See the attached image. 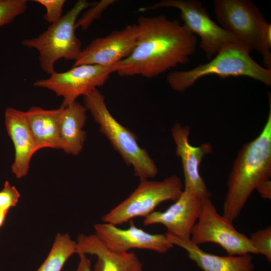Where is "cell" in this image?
Instances as JSON below:
<instances>
[{
	"label": "cell",
	"mask_w": 271,
	"mask_h": 271,
	"mask_svg": "<svg viewBox=\"0 0 271 271\" xmlns=\"http://www.w3.org/2000/svg\"><path fill=\"white\" fill-rule=\"evenodd\" d=\"M27 8L26 0H0V27L23 14Z\"/></svg>",
	"instance_id": "cell-21"
},
{
	"label": "cell",
	"mask_w": 271,
	"mask_h": 271,
	"mask_svg": "<svg viewBox=\"0 0 271 271\" xmlns=\"http://www.w3.org/2000/svg\"><path fill=\"white\" fill-rule=\"evenodd\" d=\"M20 197V194L16 188L6 181L0 191V211L8 212L10 209L16 206Z\"/></svg>",
	"instance_id": "cell-24"
},
{
	"label": "cell",
	"mask_w": 271,
	"mask_h": 271,
	"mask_svg": "<svg viewBox=\"0 0 271 271\" xmlns=\"http://www.w3.org/2000/svg\"><path fill=\"white\" fill-rule=\"evenodd\" d=\"M250 241L258 254L263 255L271 262V227L268 226L251 234Z\"/></svg>",
	"instance_id": "cell-22"
},
{
	"label": "cell",
	"mask_w": 271,
	"mask_h": 271,
	"mask_svg": "<svg viewBox=\"0 0 271 271\" xmlns=\"http://www.w3.org/2000/svg\"><path fill=\"white\" fill-rule=\"evenodd\" d=\"M76 242V253L97 257L93 271H143L142 263L133 252L112 251L95 234H80Z\"/></svg>",
	"instance_id": "cell-16"
},
{
	"label": "cell",
	"mask_w": 271,
	"mask_h": 271,
	"mask_svg": "<svg viewBox=\"0 0 271 271\" xmlns=\"http://www.w3.org/2000/svg\"><path fill=\"white\" fill-rule=\"evenodd\" d=\"M173 8L180 12L183 25L200 42L199 46L208 59H211L227 43L241 45L252 50L246 42L217 25L210 18L202 3L198 0H163L138 11L144 12L159 8Z\"/></svg>",
	"instance_id": "cell-7"
},
{
	"label": "cell",
	"mask_w": 271,
	"mask_h": 271,
	"mask_svg": "<svg viewBox=\"0 0 271 271\" xmlns=\"http://www.w3.org/2000/svg\"><path fill=\"white\" fill-rule=\"evenodd\" d=\"M251 50L241 45L229 43L205 64H200L185 71L170 72L167 81L175 91L182 92L200 78L216 75L221 79L245 76L271 86V70L261 66L250 56Z\"/></svg>",
	"instance_id": "cell-3"
},
{
	"label": "cell",
	"mask_w": 271,
	"mask_h": 271,
	"mask_svg": "<svg viewBox=\"0 0 271 271\" xmlns=\"http://www.w3.org/2000/svg\"><path fill=\"white\" fill-rule=\"evenodd\" d=\"M183 186L176 175L162 181L140 180L136 189L123 201L104 214L103 222L118 226L134 218L145 217L163 202H175L181 195Z\"/></svg>",
	"instance_id": "cell-8"
},
{
	"label": "cell",
	"mask_w": 271,
	"mask_h": 271,
	"mask_svg": "<svg viewBox=\"0 0 271 271\" xmlns=\"http://www.w3.org/2000/svg\"><path fill=\"white\" fill-rule=\"evenodd\" d=\"M5 122L15 151L12 171L17 179H21L27 175L31 160L39 150L29 128L25 112L7 107Z\"/></svg>",
	"instance_id": "cell-15"
},
{
	"label": "cell",
	"mask_w": 271,
	"mask_h": 271,
	"mask_svg": "<svg viewBox=\"0 0 271 271\" xmlns=\"http://www.w3.org/2000/svg\"><path fill=\"white\" fill-rule=\"evenodd\" d=\"M174 245L184 249L188 257L203 271H253L250 254L241 255L219 256L203 251L190 238H182L165 233Z\"/></svg>",
	"instance_id": "cell-17"
},
{
	"label": "cell",
	"mask_w": 271,
	"mask_h": 271,
	"mask_svg": "<svg viewBox=\"0 0 271 271\" xmlns=\"http://www.w3.org/2000/svg\"><path fill=\"white\" fill-rule=\"evenodd\" d=\"M94 228L95 234L105 245L115 252H127L137 248L164 253L174 246L166 234L150 233L131 221L126 229L105 222L95 224Z\"/></svg>",
	"instance_id": "cell-12"
},
{
	"label": "cell",
	"mask_w": 271,
	"mask_h": 271,
	"mask_svg": "<svg viewBox=\"0 0 271 271\" xmlns=\"http://www.w3.org/2000/svg\"><path fill=\"white\" fill-rule=\"evenodd\" d=\"M115 1L104 0L100 2H96L95 4L85 12L82 16L76 22L75 28L81 27L83 30H86L97 19H99L102 13L110 5L114 3Z\"/></svg>",
	"instance_id": "cell-23"
},
{
	"label": "cell",
	"mask_w": 271,
	"mask_h": 271,
	"mask_svg": "<svg viewBox=\"0 0 271 271\" xmlns=\"http://www.w3.org/2000/svg\"><path fill=\"white\" fill-rule=\"evenodd\" d=\"M62 108L47 110L34 106L25 112L27 122L38 149H60V118Z\"/></svg>",
	"instance_id": "cell-18"
},
{
	"label": "cell",
	"mask_w": 271,
	"mask_h": 271,
	"mask_svg": "<svg viewBox=\"0 0 271 271\" xmlns=\"http://www.w3.org/2000/svg\"><path fill=\"white\" fill-rule=\"evenodd\" d=\"M214 11L219 26L248 44L262 57L271 70V25L249 0H215Z\"/></svg>",
	"instance_id": "cell-5"
},
{
	"label": "cell",
	"mask_w": 271,
	"mask_h": 271,
	"mask_svg": "<svg viewBox=\"0 0 271 271\" xmlns=\"http://www.w3.org/2000/svg\"><path fill=\"white\" fill-rule=\"evenodd\" d=\"M8 212L0 211V228L3 226Z\"/></svg>",
	"instance_id": "cell-28"
},
{
	"label": "cell",
	"mask_w": 271,
	"mask_h": 271,
	"mask_svg": "<svg viewBox=\"0 0 271 271\" xmlns=\"http://www.w3.org/2000/svg\"><path fill=\"white\" fill-rule=\"evenodd\" d=\"M79 261L75 271H92L91 268V261L90 259L84 254H78Z\"/></svg>",
	"instance_id": "cell-27"
},
{
	"label": "cell",
	"mask_w": 271,
	"mask_h": 271,
	"mask_svg": "<svg viewBox=\"0 0 271 271\" xmlns=\"http://www.w3.org/2000/svg\"><path fill=\"white\" fill-rule=\"evenodd\" d=\"M260 196L264 199H271V181L270 179L266 180L259 184L256 189Z\"/></svg>",
	"instance_id": "cell-26"
},
{
	"label": "cell",
	"mask_w": 271,
	"mask_h": 271,
	"mask_svg": "<svg viewBox=\"0 0 271 271\" xmlns=\"http://www.w3.org/2000/svg\"><path fill=\"white\" fill-rule=\"evenodd\" d=\"M202 199L190 190L184 188L174 203L164 211H154L144 218L143 224L163 225L167 233L190 238L193 227L200 215Z\"/></svg>",
	"instance_id": "cell-13"
},
{
	"label": "cell",
	"mask_w": 271,
	"mask_h": 271,
	"mask_svg": "<svg viewBox=\"0 0 271 271\" xmlns=\"http://www.w3.org/2000/svg\"><path fill=\"white\" fill-rule=\"evenodd\" d=\"M138 36L136 24L93 40L84 48L73 66L97 65L111 66L128 57L136 47Z\"/></svg>",
	"instance_id": "cell-11"
},
{
	"label": "cell",
	"mask_w": 271,
	"mask_h": 271,
	"mask_svg": "<svg viewBox=\"0 0 271 271\" xmlns=\"http://www.w3.org/2000/svg\"><path fill=\"white\" fill-rule=\"evenodd\" d=\"M62 108L60 118V149L77 156L81 152L86 139L83 129L87 116L84 105L75 101Z\"/></svg>",
	"instance_id": "cell-19"
},
{
	"label": "cell",
	"mask_w": 271,
	"mask_h": 271,
	"mask_svg": "<svg viewBox=\"0 0 271 271\" xmlns=\"http://www.w3.org/2000/svg\"><path fill=\"white\" fill-rule=\"evenodd\" d=\"M114 72H116V65H80L65 72L55 71L48 78L37 80L33 85L47 88L63 97L61 106L67 107L72 105L78 97L84 96L103 85Z\"/></svg>",
	"instance_id": "cell-10"
},
{
	"label": "cell",
	"mask_w": 271,
	"mask_h": 271,
	"mask_svg": "<svg viewBox=\"0 0 271 271\" xmlns=\"http://www.w3.org/2000/svg\"><path fill=\"white\" fill-rule=\"evenodd\" d=\"M84 104L104 134L140 180L154 178L158 168L147 151L138 144L136 135L118 122L108 110L103 95L97 88L83 96Z\"/></svg>",
	"instance_id": "cell-4"
},
{
	"label": "cell",
	"mask_w": 271,
	"mask_h": 271,
	"mask_svg": "<svg viewBox=\"0 0 271 271\" xmlns=\"http://www.w3.org/2000/svg\"><path fill=\"white\" fill-rule=\"evenodd\" d=\"M190 239L198 245L215 243L229 255L258 254L249 237L237 231L232 222L218 213L210 198L202 199L201 210L192 228Z\"/></svg>",
	"instance_id": "cell-9"
},
{
	"label": "cell",
	"mask_w": 271,
	"mask_h": 271,
	"mask_svg": "<svg viewBox=\"0 0 271 271\" xmlns=\"http://www.w3.org/2000/svg\"><path fill=\"white\" fill-rule=\"evenodd\" d=\"M95 3L78 1L58 21L38 37L22 41L23 46L38 51L40 66L45 72L50 75L55 72V63L59 59L75 61L79 57L82 49L81 43L75 35L76 22L82 11Z\"/></svg>",
	"instance_id": "cell-6"
},
{
	"label": "cell",
	"mask_w": 271,
	"mask_h": 271,
	"mask_svg": "<svg viewBox=\"0 0 271 271\" xmlns=\"http://www.w3.org/2000/svg\"><path fill=\"white\" fill-rule=\"evenodd\" d=\"M137 44L132 53L116 64L121 76L151 78L188 63L197 39L183 24L165 15L139 18Z\"/></svg>",
	"instance_id": "cell-1"
},
{
	"label": "cell",
	"mask_w": 271,
	"mask_h": 271,
	"mask_svg": "<svg viewBox=\"0 0 271 271\" xmlns=\"http://www.w3.org/2000/svg\"><path fill=\"white\" fill-rule=\"evenodd\" d=\"M176 145V153L181 161L185 179V188L188 189L201 198H210L211 194L202 178L199 167L203 158L212 152L210 143L198 147L192 146L189 140L190 128L179 122L174 124L171 130Z\"/></svg>",
	"instance_id": "cell-14"
},
{
	"label": "cell",
	"mask_w": 271,
	"mask_h": 271,
	"mask_svg": "<svg viewBox=\"0 0 271 271\" xmlns=\"http://www.w3.org/2000/svg\"><path fill=\"white\" fill-rule=\"evenodd\" d=\"M266 121L259 135L244 144L233 163L227 181L222 216L233 222L257 186L271 176V99Z\"/></svg>",
	"instance_id": "cell-2"
},
{
	"label": "cell",
	"mask_w": 271,
	"mask_h": 271,
	"mask_svg": "<svg viewBox=\"0 0 271 271\" xmlns=\"http://www.w3.org/2000/svg\"><path fill=\"white\" fill-rule=\"evenodd\" d=\"M43 6L46 10L44 19L51 24L58 21L63 16V8L65 0H35Z\"/></svg>",
	"instance_id": "cell-25"
},
{
	"label": "cell",
	"mask_w": 271,
	"mask_h": 271,
	"mask_svg": "<svg viewBox=\"0 0 271 271\" xmlns=\"http://www.w3.org/2000/svg\"><path fill=\"white\" fill-rule=\"evenodd\" d=\"M76 250V241L72 240L68 234L58 233L46 259L36 271H61Z\"/></svg>",
	"instance_id": "cell-20"
}]
</instances>
